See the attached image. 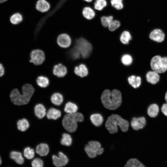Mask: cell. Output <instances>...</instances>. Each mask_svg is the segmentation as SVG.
I'll use <instances>...</instances> for the list:
<instances>
[{"mask_svg":"<svg viewBox=\"0 0 167 167\" xmlns=\"http://www.w3.org/2000/svg\"><path fill=\"white\" fill-rule=\"evenodd\" d=\"M101 100L103 105L105 108L114 110L118 109L122 104V94L117 89H114L112 91L106 89L102 93Z\"/></svg>","mask_w":167,"mask_h":167,"instance_id":"cell-1","label":"cell"},{"mask_svg":"<svg viewBox=\"0 0 167 167\" xmlns=\"http://www.w3.org/2000/svg\"><path fill=\"white\" fill-rule=\"evenodd\" d=\"M22 94L20 93L17 89H13L11 92L10 98L11 102L16 105H22L27 104L29 101L32 96L35 89L30 84L24 85L22 88Z\"/></svg>","mask_w":167,"mask_h":167,"instance_id":"cell-2","label":"cell"},{"mask_svg":"<svg viewBox=\"0 0 167 167\" xmlns=\"http://www.w3.org/2000/svg\"><path fill=\"white\" fill-rule=\"evenodd\" d=\"M105 127L110 134L116 133L118 126L121 131L126 132L128 130L129 123L128 121L117 114H112L109 116L105 123Z\"/></svg>","mask_w":167,"mask_h":167,"instance_id":"cell-3","label":"cell"},{"mask_svg":"<svg viewBox=\"0 0 167 167\" xmlns=\"http://www.w3.org/2000/svg\"><path fill=\"white\" fill-rule=\"evenodd\" d=\"M83 114L79 112L67 114L65 115L62 120V124L64 128L70 132L76 131L77 127V123L81 122L84 120Z\"/></svg>","mask_w":167,"mask_h":167,"instance_id":"cell-4","label":"cell"},{"mask_svg":"<svg viewBox=\"0 0 167 167\" xmlns=\"http://www.w3.org/2000/svg\"><path fill=\"white\" fill-rule=\"evenodd\" d=\"M84 150L89 157L93 158L97 156L102 155L104 152V149L100 143L98 141L91 140L86 144Z\"/></svg>","mask_w":167,"mask_h":167,"instance_id":"cell-5","label":"cell"},{"mask_svg":"<svg viewBox=\"0 0 167 167\" xmlns=\"http://www.w3.org/2000/svg\"><path fill=\"white\" fill-rule=\"evenodd\" d=\"M74 47L77 49L81 56L84 58L89 56L92 50L91 44L85 39L82 37L76 40Z\"/></svg>","mask_w":167,"mask_h":167,"instance_id":"cell-6","label":"cell"},{"mask_svg":"<svg viewBox=\"0 0 167 167\" xmlns=\"http://www.w3.org/2000/svg\"><path fill=\"white\" fill-rule=\"evenodd\" d=\"M30 59L29 62L32 63L36 65L41 64L45 59L44 52L39 49H35L32 50L30 54Z\"/></svg>","mask_w":167,"mask_h":167,"instance_id":"cell-7","label":"cell"},{"mask_svg":"<svg viewBox=\"0 0 167 167\" xmlns=\"http://www.w3.org/2000/svg\"><path fill=\"white\" fill-rule=\"evenodd\" d=\"M161 57L160 55H156L152 58L150 61L151 69L158 73H162L166 70L163 67L161 60Z\"/></svg>","mask_w":167,"mask_h":167,"instance_id":"cell-8","label":"cell"},{"mask_svg":"<svg viewBox=\"0 0 167 167\" xmlns=\"http://www.w3.org/2000/svg\"><path fill=\"white\" fill-rule=\"evenodd\" d=\"M58 156H52V159L54 165L56 167H62L65 166L69 161L67 156L61 152H58Z\"/></svg>","mask_w":167,"mask_h":167,"instance_id":"cell-9","label":"cell"},{"mask_svg":"<svg viewBox=\"0 0 167 167\" xmlns=\"http://www.w3.org/2000/svg\"><path fill=\"white\" fill-rule=\"evenodd\" d=\"M146 123V119L144 117H134L131 121V125L134 130H138L143 128Z\"/></svg>","mask_w":167,"mask_h":167,"instance_id":"cell-10","label":"cell"},{"mask_svg":"<svg viewBox=\"0 0 167 167\" xmlns=\"http://www.w3.org/2000/svg\"><path fill=\"white\" fill-rule=\"evenodd\" d=\"M57 43L61 47L67 48L71 43V39L69 35L66 33L60 34L57 38Z\"/></svg>","mask_w":167,"mask_h":167,"instance_id":"cell-11","label":"cell"},{"mask_svg":"<svg viewBox=\"0 0 167 167\" xmlns=\"http://www.w3.org/2000/svg\"><path fill=\"white\" fill-rule=\"evenodd\" d=\"M165 34L163 31L160 29H155L152 30L149 35V38L152 40L161 42L164 40Z\"/></svg>","mask_w":167,"mask_h":167,"instance_id":"cell-12","label":"cell"},{"mask_svg":"<svg viewBox=\"0 0 167 167\" xmlns=\"http://www.w3.org/2000/svg\"><path fill=\"white\" fill-rule=\"evenodd\" d=\"M53 74L60 78L64 77L67 74V69L66 67L61 63L55 65L53 70Z\"/></svg>","mask_w":167,"mask_h":167,"instance_id":"cell-13","label":"cell"},{"mask_svg":"<svg viewBox=\"0 0 167 167\" xmlns=\"http://www.w3.org/2000/svg\"><path fill=\"white\" fill-rule=\"evenodd\" d=\"M82 14L85 19L88 20H91L95 17L96 12L92 7L86 6L83 8L82 11Z\"/></svg>","mask_w":167,"mask_h":167,"instance_id":"cell-14","label":"cell"},{"mask_svg":"<svg viewBox=\"0 0 167 167\" xmlns=\"http://www.w3.org/2000/svg\"><path fill=\"white\" fill-rule=\"evenodd\" d=\"M36 8L38 11L42 13H45L49 11L50 8V5L46 0H38L36 2Z\"/></svg>","mask_w":167,"mask_h":167,"instance_id":"cell-15","label":"cell"},{"mask_svg":"<svg viewBox=\"0 0 167 167\" xmlns=\"http://www.w3.org/2000/svg\"><path fill=\"white\" fill-rule=\"evenodd\" d=\"M146 78L147 82L152 84H155L159 81L160 77L159 73L152 71L147 73Z\"/></svg>","mask_w":167,"mask_h":167,"instance_id":"cell-16","label":"cell"},{"mask_svg":"<svg viewBox=\"0 0 167 167\" xmlns=\"http://www.w3.org/2000/svg\"><path fill=\"white\" fill-rule=\"evenodd\" d=\"M90 119L92 124L96 127L100 126L103 123L104 121L102 116L99 113H95L91 114Z\"/></svg>","mask_w":167,"mask_h":167,"instance_id":"cell-17","label":"cell"},{"mask_svg":"<svg viewBox=\"0 0 167 167\" xmlns=\"http://www.w3.org/2000/svg\"><path fill=\"white\" fill-rule=\"evenodd\" d=\"M10 156L11 159L18 164L22 165L24 163V159L22 153L20 152L12 151L11 152Z\"/></svg>","mask_w":167,"mask_h":167,"instance_id":"cell-18","label":"cell"},{"mask_svg":"<svg viewBox=\"0 0 167 167\" xmlns=\"http://www.w3.org/2000/svg\"><path fill=\"white\" fill-rule=\"evenodd\" d=\"M74 72L76 75L81 77H83L88 75V69L85 65L80 64L78 66L75 67Z\"/></svg>","mask_w":167,"mask_h":167,"instance_id":"cell-19","label":"cell"},{"mask_svg":"<svg viewBox=\"0 0 167 167\" xmlns=\"http://www.w3.org/2000/svg\"><path fill=\"white\" fill-rule=\"evenodd\" d=\"M49 151L48 145L46 143H41L38 144L36 148V153L41 156L47 155Z\"/></svg>","mask_w":167,"mask_h":167,"instance_id":"cell-20","label":"cell"},{"mask_svg":"<svg viewBox=\"0 0 167 167\" xmlns=\"http://www.w3.org/2000/svg\"><path fill=\"white\" fill-rule=\"evenodd\" d=\"M34 113L35 115L38 118H42L46 115V109L42 104H37L35 107Z\"/></svg>","mask_w":167,"mask_h":167,"instance_id":"cell-21","label":"cell"},{"mask_svg":"<svg viewBox=\"0 0 167 167\" xmlns=\"http://www.w3.org/2000/svg\"><path fill=\"white\" fill-rule=\"evenodd\" d=\"M61 114V112L59 110L51 108L47 111L46 116L49 119L56 120L60 117Z\"/></svg>","mask_w":167,"mask_h":167,"instance_id":"cell-22","label":"cell"},{"mask_svg":"<svg viewBox=\"0 0 167 167\" xmlns=\"http://www.w3.org/2000/svg\"><path fill=\"white\" fill-rule=\"evenodd\" d=\"M93 7L96 11L103 10L108 5L107 0H94L93 1Z\"/></svg>","mask_w":167,"mask_h":167,"instance_id":"cell-23","label":"cell"},{"mask_svg":"<svg viewBox=\"0 0 167 167\" xmlns=\"http://www.w3.org/2000/svg\"><path fill=\"white\" fill-rule=\"evenodd\" d=\"M124 167H146L140 161L136 158H131L126 162Z\"/></svg>","mask_w":167,"mask_h":167,"instance_id":"cell-24","label":"cell"},{"mask_svg":"<svg viewBox=\"0 0 167 167\" xmlns=\"http://www.w3.org/2000/svg\"><path fill=\"white\" fill-rule=\"evenodd\" d=\"M159 107L156 104H153L150 105L147 110V113L148 116L152 118L156 117L159 112Z\"/></svg>","mask_w":167,"mask_h":167,"instance_id":"cell-25","label":"cell"},{"mask_svg":"<svg viewBox=\"0 0 167 167\" xmlns=\"http://www.w3.org/2000/svg\"><path fill=\"white\" fill-rule=\"evenodd\" d=\"M128 80L129 84L134 88H138L141 84V79L139 76L132 75L128 77Z\"/></svg>","mask_w":167,"mask_h":167,"instance_id":"cell-26","label":"cell"},{"mask_svg":"<svg viewBox=\"0 0 167 167\" xmlns=\"http://www.w3.org/2000/svg\"><path fill=\"white\" fill-rule=\"evenodd\" d=\"M63 100V96L58 92L54 93L51 97V101L52 103L57 106L60 105L62 103Z\"/></svg>","mask_w":167,"mask_h":167,"instance_id":"cell-27","label":"cell"},{"mask_svg":"<svg viewBox=\"0 0 167 167\" xmlns=\"http://www.w3.org/2000/svg\"><path fill=\"white\" fill-rule=\"evenodd\" d=\"M78 110L77 106L75 103L68 102L67 103L64 107L65 112L68 114L73 113L77 112Z\"/></svg>","mask_w":167,"mask_h":167,"instance_id":"cell-28","label":"cell"},{"mask_svg":"<svg viewBox=\"0 0 167 167\" xmlns=\"http://www.w3.org/2000/svg\"><path fill=\"white\" fill-rule=\"evenodd\" d=\"M23 18L22 15L20 13L17 12L13 14L10 17V21L14 25H18L23 21Z\"/></svg>","mask_w":167,"mask_h":167,"instance_id":"cell-29","label":"cell"},{"mask_svg":"<svg viewBox=\"0 0 167 167\" xmlns=\"http://www.w3.org/2000/svg\"><path fill=\"white\" fill-rule=\"evenodd\" d=\"M37 84L40 87L45 88L48 86L49 81L48 77L44 76H38L36 80Z\"/></svg>","mask_w":167,"mask_h":167,"instance_id":"cell-30","label":"cell"},{"mask_svg":"<svg viewBox=\"0 0 167 167\" xmlns=\"http://www.w3.org/2000/svg\"><path fill=\"white\" fill-rule=\"evenodd\" d=\"M29 124L26 119L23 118L19 120L17 122L18 129L22 131H26L29 127Z\"/></svg>","mask_w":167,"mask_h":167,"instance_id":"cell-31","label":"cell"},{"mask_svg":"<svg viewBox=\"0 0 167 167\" xmlns=\"http://www.w3.org/2000/svg\"><path fill=\"white\" fill-rule=\"evenodd\" d=\"M114 19L113 16L112 15H103L100 18L101 24L104 28L108 27Z\"/></svg>","mask_w":167,"mask_h":167,"instance_id":"cell-32","label":"cell"},{"mask_svg":"<svg viewBox=\"0 0 167 167\" xmlns=\"http://www.w3.org/2000/svg\"><path fill=\"white\" fill-rule=\"evenodd\" d=\"M72 140L71 135L67 133H64L61 140V144L64 146H69L72 143Z\"/></svg>","mask_w":167,"mask_h":167,"instance_id":"cell-33","label":"cell"},{"mask_svg":"<svg viewBox=\"0 0 167 167\" xmlns=\"http://www.w3.org/2000/svg\"><path fill=\"white\" fill-rule=\"evenodd\" d=\"M131 36L130 32L127 31H124L121 35L120 40L123 44H127L129 41L131 39Z\"/></svg>","mask_w":167,"mask_h":167,"instance_id":"cell-34","label":"cell"},{"mask_svg":"<svg viewBox=\"0 0 167 167\" xmlns=\"http://www.w3.org/2000/svg\"><path fill=\"white\" fill-rule=\"evenodd\" d=\"M109 3L113 8L117 10H122L124 6L123 0H110Z\"/></svg>","mask_w":167,"mask_h":167,"instance_id":"cell-35","label":"cell"},{"mask_svg":"<svg viewBox=\"0 0 167 167\" xmlns=\"http://www.w3.org/2000/svg\"><path fill=\"white\" fill-rule=\"evenodd\" d=\"M67 54L68 57L73 60L77 59L81 56L79 52L75 47L68 51Z\"/></svg>","mask_w":167,"mask_h":167,"instance_id":"cell-36","label":"cell"},{"mask_svg":"<svg viewBox=\"0 0 167 167\" xmlns=\"http://www.w3.org/2000/svg\"><path fill=\"white\" fill-rule=\"evenodd\" d=\"M24 154L27 159H31L35 156V152L33 149L29 147H27L24 150Z\"/></svg>","mask_w":167,"mask_h":167,"instance_id":"cell-37","label":"cell"},{"mask_svg":"<svg viewBox=\"0 0 167 167\" xmlns=\"http://www.w3.org/2000/svg\"><path fill=\"white\" fill-rule=\"evenodd\" d=\"M121 25V23L119 20L117 19H114L108 27L109 31L113 32L118 28Z\"/></svg>","mask_w":167,"mask_h":167,"instance_id":"cell-38","label":"cell"},{"mask_svg":"<svg viewBox=\"0 0 167 167\" xmlns=\"http://www.w3.org/2000/svg\"><path fill=\"white\" fill-rule=\"evenodd\" d=\"M133 59L131 56L128 54H125L122 56L121 58V61L124 65L128 66L132 62Z\"/></svg>","mask_w":167,"mask_h":167,"instance_id":"cell-39","label":"cell"},{"mask_svg":"<svg viewBox=\"0 0 167 167\" xmlns=\"http://www.w3.org/2000/svg\"><path fill=\"white\" fill-rule=\"evenodd\" d=\"M43 162L39 158H36L33 159L31 163L32 167H43Z\"/></svg>","mask_w":167,"mask_h":167,"instance_id":"cell-40","label":"cell"},{"mask_svg":"<svg viewBox=\"0 0 167 167\" xmlns=\"http://www.w3.org/2000/svg\"><path fill=\"white\" fill-rule=\"evenodd\" d=\"M161 109L162 113L165 116H167V102L162 105Z\"/></svg>","mask_w":167,"mask_h":167,"instance_id":"cell-41","label":"cell"},{"mask_svg":"<svg viewBox=\"0 0 167 167\" xmlns=\"http://www.w3.org/2000/svg\"><path fill=\"white\" fill-rule=\"evenodd\" d=\"M161 60L164 68L167 70V57H161Z\"/></svg>","mask_w":167,"mask_h":167,"instance_id":"cell-42","label":"cell"},{"mask_svg":"<svg viewBox=\"0 0 167 167\" xmlns=\"http://www.w3.org/2000/svg\"><path fill=\"white\" fill-rule=\"evenodd\" d=\"M5 72V69L2 64L0 63V77L3 76Z\"/></svg>","mask_w":167,"mask_h":167,"instance_id":"cell-43","label":"cell"},{"mask_svg":"<svg viewBox=\"0 0 167 167\" xmlns=\"http://www.w3.org/2000/svg\"><path fill=\"white\" fill-rule=\"evenodd\" d=\"M84 1L87 2V3H91L94 0H83Z\"/></svg>","mask_w":167,"mask_h":167,"instance_id":"cell-44","label":"cell"},{"mask_svg":"<svg viewBox=\"0 0 167 167\" xmlns=\"http://www.w3.org/2000/svg\"><path fill=\"white\" fill-rule=\"evenodd\" d=\"M165 100L167 102V91H166V92L165 93Z\"/></svg>","mask_w":167,"mask_h":167,"instance_id":"cell-45","label":"cell"},{"mask_svg":"<svg viewBox=\"0 0 167 167\" xmlns=\"http://www.w3.org/2000/svg\"><path fill=\"white\" fill-rule=\"evenodd\" d=\"M7 0H0V3H2L6 2Z\"/></svg>","mask_w":167,"mask_h":167,"instance_id":"cell-46","label":"cell"},{"mask_svg":"<svg viewBox=\"0 0 167 167\" xmlns=\"http://www.w3.org/2000/svg\"><path fill=\"white\" fill-rule=\"evenodd\" d=\"M2 162V159L1 156H0V165H1Z\"/></svg>","mask_w":167,"mask_h":167,"instance_id":"cell-47","label":"cell"}]
</instances>
